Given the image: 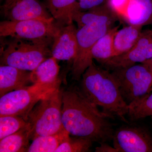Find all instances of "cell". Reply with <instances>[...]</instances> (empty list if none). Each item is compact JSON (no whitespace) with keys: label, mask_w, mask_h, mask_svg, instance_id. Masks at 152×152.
<instances>
[{"label":"cell","mask_w":152,"mask_h":152,"mask_svg":"<svg viewBox=\"0 0 152 152\" xmlns=\"http://www.w3.org/2000/svg\"><path fill=\"white\" fill-rule=\"evenodd\" d=\"M143 27L129 25L117 31L114 38V56L128 51L138 40Z\"/></svg>","instance_id":"obj_15"},{"label":"cell","mask_w":152,"mask_h":152,"mask_svg":"<svg viewBox=\"0 0 152 152\" xmlns=\"http://www.w3.org/2000/svg\"><path fill=\"white\" fill-rule=\"evenodd\" d=\"M119 26L114 27L96 42L92 50L93 59L101 63L114 56V38Z\"/></svg>","instance_id":"obj_20"},{"label":"cell","mask_w":152,"mask_h":152,"mask_svg":"<svg viewBox=\"0 0 152 152\" xmlns=\"http://www.w3.org/2000/svg\"><path fill=\"white\" fill-rule=\"evenodd\" d=\"M125 102L129 105L151 92L152 71L142 63L112 71Z\"/></svg>","instance_id":"obj_7"},{"label":"cell","mask_w":152,"mask_h":152,"mask_svg":"<svg viewBox=\"0 0 152 152\" xmlns=\"http://www.w3.org/2000/svg\"><path fill=\"white\" fill-rule=\"evenodd\" d=\"M114 148L117 152L152 151V141L146 132L135 126L122 127L114 132Z\"/></svg>","instance_id":"obj_11"},{"label":"cell","mask_w":152,"mask_h":152,"mask_svg":"<svg viewBox=\"0 0 152 152\" xmlns=\"http://www.w3.org/2000/svg\"><path fill=\"white\" fill-rule=\"evenodd\" d=\"M92 142L83 138L76 137H71L69 136L59 146L56 152H89Z\"/></svg>","instance_id":"obj_24"},{"label":"cell","mask_w":152,"mask_h":152,"mask_svg":"<svg viewBox=\"0 0 152 152\" xmlns=\"http://www.w3.org/2000/svg\"><path fill=\"white\" fill-rule=\"evenodd\" d=\"M1 13L7 20L39 19L54 22V19L38 0H5Z\"/></svg>","instance_id":"obj_10"},{"label":"cell","mask_w":152,"mask_h":152,"mask_svg":"<svg viewBox=\"0 0 152 152\" xmlns=\"http://www.w3.org/2000/svg\"><path fill=\"white\" fill-rule=\"evenodd\" d=\"M57 61L53 57H49L31 71L32 83L47 84L57 81L59 79L60 68Z\"/></svg>","instance_id":"obj_18"},{"label":"cell","mask_w":152,"mask_h":152,"mask_svg":"<svg viewBox=\"0 0 152 152\" xmlns=\"http://www.w3.org/2000/svg\"><path fill=\"white\" fill-rule=\"evenodd\" d=\"M31 72L8 65L0 66V96L27 86L32 83Z\"/></svg>","instance_id":"obj_13"},{"label":"cell","mask_w":152,"mask_h":152,"mask_svg":"<svg viewBox=\"0 0 152 152\" xmlns=\"http://www.w3.org/2000/svg\"><path fill=\"white\" fill-rule=\"evenodd\" d=\"M62 121L70 135L100 144L113 140L111 118L91 102L77 87L62 91Z\"/></svg>","instance_id":"obj_1"},{"label":"cell","mask_w":152,"mask_h":152,"mask_svg":"<svg viewBox=\"0 0 152 152\" xmlns=\"http://www.w3.org/2000/svg\"><path fill=\"white\" fill-rule=\"evenodd\" d=\"M48 1H49V0H48Z\"/></svg>","instance_id":"obj_31"},{"label":"cell","mask_w":152,"mask_h":152,"mask_svg":"<svg viewBox=\"0 0 152 152\" xmlns=\"http://www.w3.org/2000/svg\"><path fill=\"white\" fill-rule=\"evenodd\" d=\"M61 80L50 84H33L30 86L7 93L0 99V116L14 115L27 121L28 115L39 102L49 93L60 88Z\"/></svg>","instance_id":"obj_6"},{"label":"cell","mask_w":152,"mask_h":152,"mask_svg":"<svg viewBox=\"0 0 152 152\" xmlns=\"http://www.w3.org/2000/svg\"><path fill=\"white\" fill-rule=\"evenodd\" d=\"M48 8L52 16L61 26L72 23L73 14L80 10L77 0H49Z\"/></svg>","instance_id":"obj_16"},{"label":"cell","mask_w":152,"mask_h":152,"mask_svg":"<svg viewBox=\"0 0 152 152\" xmlns=\"http://www.w3.org/2000/svg\"><path fill=\"white\" fill-rule=\"evenodd\" d=\"M61 26L57 23L39 19L15 21L6 20L0 23V36L31 40L54 39Z\"/></svg>","instance_id":"obj_8"},{"label":"cell","mask_w":152,"mask_h":152,"mask_svg":"<svg viewBox=\"0 0 152 152\" xmlns=\"http://www.w3.org/2000/svg\"><path fill=\"white\" fill-rule=\"evenodd\" d=\"M104 143L101 144L100 147L96 148V152H117L115 148H112V147L109 146L108 145L104 144Z\"/></svg>","instance_id":"obj_27"},{"label":"cell","mask_w":152,"mask_h":152,"mask_svg":"<svg viewBox=\"0 0 152 152\" xmlns=\"http://www.w3.org/2000/svg\"><path fill=\"white\" fill-rule=\"evenodd\" d=\"M3 0H1V1H2Z\"/></svg>","instance_id":"obj_30"},{"label":"cell","mask_w":152,"mask_h":152,"mask_svg":"<svg viewBox=\"0 0 152 152\" xmlns=\"http://www.w3.org/2000/svg\"><path fill=\"white\" fill-rule=\"evenodd\" d=\"M28 124L27 121L19 116H0V140L16 132Z\"/></svg>","instance_id":"obj_22"},{"label":"cell","mask_w":152,"mask_h":152,"mask_svg":"<svg viewBox=\"0 0 152 152\" xmlns=\"http://www.w3.org/2000/svg\"><path fill=\"white\" fill-rule=\"evenodd\" d=\"M152 57V31H142L138 40L128 51L100 63L108 70L125 68L143 63Z\"/></svg>","instance_id":"obj_9"},{"label":"cell","mask_w":152,"mask_h":152,"mask_svg":"<svg viewBox=\"0 0 152 152\" xmlns=\"http://www.w3.org/2000/svg\"><path fill=\"white\" fill-rule=\"evenodd\" d=\"M130 0H108L107 4L119 18L124 20Z\"/></svg>","instance_id":"obj_25"},{"label":"cell","mask_w":152,"mask_h":152,"mask_svg":"<svg viewBox=\"0 0 152 152\" xmlns=\"http://www.w3.org/2000/svg\"><path fill=\"white\" fill-rule=\"evenodd\" d=\"M69 135V133L64 129L54 134L39 136L33 140L27 152H56L59 146Z\"/></svg>","instance_id":"obj_19"},{"label":"cell","mask_w":152,"mask_h":152,"mask_svg":"<svg viewBox=\"0 0 152 152\" xmlns=\"http://www.w3.org/2000/svg\"><path fill=\"white\" fill-rule=\"evenodd\" d=\"M82 77L80 89L83 94L111 118L118 117L127 122L125 116L129 113V105L123 99L112 73L93 62Z\"/></svg>","instance_id":"obj_2"},{"label":"cell","mask_w":152,"mask_h":152,"mask_svg":"<svg viewBox=\"0 0 152 152\" xmlns=\"http://www.w3.org/2000/svg\"><path fill=\"white\" fill-rule=\"evenodd\" d=\"M1 38V65L31 72L51 56L49 45L54 39L31 40L11 37Z\"/></svg>","instance_id":"obj_3"},{"label":"cell","mask_w":152,"mask_h":152,"mask_svg":"<svg viewBox=\"0 0 152 152\" xmlns=\"http://www.w3.org/2000/svg\"><path fill=\"white\" fill-rule=\"evenodd\" d=\"M31 134V127L29 124L16 132L0 140V152L27 151Z\"/></svg>","instance_id":"obj_17"},{"label":"cell","mask_w":152,"mask_h":152,"mask_svg":"<svg viewBox=\"0 0 152 152\" xmlns=\"http://www.w3.org/2000/svg\"><path fill=\"white\" fill-rule=\"evenodd\" d=\"M62 91L58 88L46 95L30 112L28 122L31 127L30 140L54 134L64 130L62 121Z\"/></svg>","instance_id":"obj_4"},{"label":"cell","mask_w":152,"mask_h":152,"mask_svg":"<svg viewBox=\"0 0 152 152\" xmlns=\"http://www.w3.org/2000/svg\"><path fill=\"white\" fill-rule=\"evenodd\" d=\"M77 30L73 23L61 27L52 44V57L57 60L73 61L78 48Z\"/></svg>","instance_id":"obj_12"},{"label":"cell","mask_w":152,"mask_h":152,"mask_svg":"<svg viewBox=\"0 0 152 152\" xmlns=\"http://www.w3.org/2000/svg\"><path fill=\"white\" fill-rule=\"evenodd\" d=\"M152 91V88H151V92Z\"/></svg>","instance_id":"obj_29"},{"label":"cell","mask_w":152,"mask_h":152,"mask_svg":"<svg viewBox=\"0 0 152 152\" xmlns=\"http://www.w3.org/2000/svg\"><path fill=\"white\" fill-rule=\"evenodd\" d=\"M112 13H114L107 4L87 12H83L80 10L76 11L73 14L72 19L73 21L77 23L79 28L96 20L101 17Z\"/></svg>","instance_id":"obj_21"},{"label":"cell","mask_w":152,"mask_h":152,"mask_svg":"<svg viewBox=\"0 0 152 152\" xmlns=\"http://www.w3.org/2000/svg\"><path fill=\"white\" fill-rule=\"evenodd\" d=\"M119 18L112 13L101 17L96 20L77 30L78 52L73 61L72 79L78 81L93 62L91 51L93 47L102 37L114 27Z\"/></svg>","instance_id":"obj_5"},{"label":"cell","mask_w":152,"mask_h":152,"mask_svg":"<svg viewBox=\"0 0 152 152\" xmlns=\"http://www.w3.org/2000/svg\"><path fill=\"white\" fill-rule=\"evenodd\" d=\"M142 64L148 66L152 71V57L150 59L147 60Z\"/></svg>","instance_id":"obj_28"},{"label":"cell","mask_w":152,"mask_h":152,"mask_svg":"<svg viewBox=\"0 0 152 152\" xmlns=\"http://www.w3.org/2000/svg\"><path fill=\"white\" fill-rule=\"evenodd\" d=\"M128 115L133 121L152 116V93L137 102L130 104Z\"/></svg>","instance_id":"obj_23"},{"label":"cell","mask_w":152,"mask_h":152,"mask_svg":"<svg viewBox=\"0 0 152 152\" xmlns=\"http://www.w3.org/2000/svg\"><path fill=\"white\" fill-rule=\"evenodd\" d=\"M124 20L129 25L152 26V0H130Z\"/></svg>","instance_id":"obj_14"},{"label":"cell","mask_w":152,"mask_h":152,"mask_svg":"<svg viewBox=\"0 0 152 152\" xmlns=\"http://www.w3.org/2000/svg\"><path fill=\"white\" fill-rule=\"evenodd\" d=\"M108 0H78L79 8L81 11L89 10L106 4Z\"/></svg>","instance_id":"obj_26"}]
</instances>
